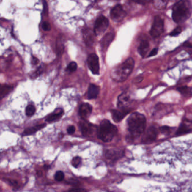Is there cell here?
Here are the masks:
<instances>
[{"instance_id": "obj_1", "label": "cell", "mask_w": 192, "mask_h": 192, "mask_svg": "<svg viewBox=\"0 0 192 192\" xmlns=\"http://www.w3.org/2000/svg\"><path fill=\"white\" fill-rule=\"evenodd\" d=\"M127 123L130 139H136L144 133L146 126V118L143 114L137 112L133 113L128 117Z\"/></svg>"}, {"instance_id": "obj_2", "label": "cell", "mask_w": 192, "mask_h": 192, "mask_svg": "<svg viewBox=\"0 0 192 192\" xmlns=\"http://www.w3.org/2000/svg\"><path fill=\"white\" fill-rule=\"evenodd\" d=\"M192 14V6L188 0H180L175 4L172 10V19L176 23L186 21Z\"/></svg>"}, {"instance_id": "obj_3", "label": "cell", "mask_w": 192, "mask_h": 192, "mask_svg": "<svg viewBox=\"0 0 192 192\" xmlns=\"http://www.w3.org/2000/svg\"><path fill=\"white\" fill-rule=\"evenodd\" d=\"M134 65L135 61L132 58L127 59L112 70L111 74L112 80L118 82L126 80L133 70Z\"/></svg>"}, {"instance_id": "obj_4", "label": "cell", "mask_w": 192, "mask_h": 192, "mask_svg": "<svg viewBox=\"0 0 192 192\" xmlns=\"http://www.w3.org/2000/svg\"><path fill=\"white\" fill-rule=\"evenodd\" d=\"M117 133V128L107 119L102 120L97 130V137L104 142H109Z\"/></svg>"}, {"instance_id": "obj_5", "label": "cell", "mask_w": 192, "mask_h": 192, "mask_svg": "<svg viewBox=\"0 0 192 192\" xmlns=\"http://www.w3.org/2000/svg\"><path fill=\"white\" fill-rule=\"evenodd\" d=\"M164 31V21L160 16H155L151 29L150 35L153 38L160 37Z\"/></svg>"}, {"instance_id": "obj_6", "label": "cell", "mask_w": 192, "mask_h": 192, "mask_svg": "<svg viewBox=\"0 0 192 192\" xmlns=\"http://www.w3.org/2000/svg\"><path fill=\"white\" fill-rule=\"evenodd\" d=\"M109 26V21L106 16H100L96 19L94 31L96 36H100L106 31V30Z\"/></svg>"}, {"instance_id": "obj_7", "label": "cell", "mask_w": 192, "mask_h": 192, "mask_svg": "<svg viewBox=\"0 0 192 192\" xmlns=\"http://www.w3.org/2000/svg\"><path fill=\"white\" fill-rule=\"evenodd\" d=\"M157 131L156 128L153 126H150L146 131H144L141 138V142L145 144L153 143L157 138Z\"/></svg>"}, {"instance_id": "obj_8", "label": "cell", "mask_w": 192, "mask_h": 192, "mask_svg": "<svg viewBox=\"0 0 192 192\" xmlns=\"http://www.w3.org/2000/svg\"><path fill=\"white\" fill-rule=\"evenodd\" d=\"M87 64L90 70L94 75L99 74V58L96 53H92L89 55L87 58Z\"/></svg>"}, {"instance_id": "obj_9", "label": "cell", "mask_w": 192, "mask_h": 192, "mask_svg": "<svg viewBox=\"0 0 192 192\" xmlns=\"http://www.w3.org/2000/svg\"><path fill=\"white\" fill-rule=\"evenodd\" d=\"M110 15L112 20L119 22L122 21L124 18L126 16V12L123 9L122 5H117L111 11Z\"/></svg>"}, {"instance_id": "obj_10", "label": "cell", "mask_w": 192, "mask_h": 192, "mask_svg": "<svg viewBox=\"0 0 192 192\" xmlns=\"http://www.w3.org/2000/svg\"><path fill=\"white\" fill-rule=\"evenodd\" d=\"M121 110H111L112 117L114 122H119L130 112V110L126 108H120Z\"/></svg>"}, {"instance_id": "obj_11", "label": "cell", "mask_w": 192, "mask_h": 192, "mask_svg": "<svg viewBox=\"0 0 192 192\" xmlns=\"http://www.w3.org/2000/svg\"><path fill=\"white\" fill-rule=\"evenodd\" d=\"M83 36L86 44L88 46H91L94 43V37L96 36L94 30L89 28H85L83 31Z\"/></svg>"}, {"instance_id": "obj_12", "label": "cell", "mask_w": 192, "mask_h": 192, "mask_svg": "<svg viewBox=\"0 0 192 192\" xmlns=\"http://www.w3.org/2000/svg\"><path fill=\"white\" fill-rule=\"evenodd\" d=\"M92 108L88 103H82L79 108V115L83 119H86L91 114Z\"/></svg>"}, {"instance_id": "obj_13", "label": "cell", "mask_w": 192, "mask_h": 192, "mask_svg": "<svg viewBox=\"0 0 192 192\" xmlns=\"http://www.w3.org/2000/svg\"><path fill=\"white\" fill-rule=\"evenodd\" d=\"M84 120V121H81L79 125L81 131L84 136L90 135L93 133L94 126L91 123L86 121L85 119Z\"/></svg>"}, {"instance_id": "obj_14", "label": "cell", "mask_w": 192, "mask_h": 192, "mask_svg": "<svg viewBox=\"0 0 192 192\" xmlns=\"http://www.w3.org/2000/svg\"><path fill=\"white\" fill-rule=\"evenodd\" d=\"M123 152L118 150H108L106 152V157L108 160H117L122 157Z\"/></svg>"}, {"instance_id": "obj_15", "label": "cell", "mask_w": 192, "mask_h": 192, "mask_svg": "<svg viewBox=\"0 0 192 192\" xmlns=\"http://www.w3.org/2000/svg\"><path fill=\"white\" fill-rule=\"evenodd\" d=\"M114 37V34L113 33L110 32L106 34L101 39L100 44L101 48L104 50H106L108 47H109L111 43H112Z\"/></svg>"}, {"instance_id": "obj_16", "label": "cell", "mask_w": 192, "mask_h": 192, "mask_svg": "<svg viewBox=\"0 0 192 192\" xmlns=\"http://www.w3.org/2000/svg\"><path fill=\"white\" fill-rule=\"evenodd\" d=\"M100 91V88L99 86L94 84H90L87 91V98L89 99H96L98 96Z\"/></svg>"}, {"instance_id": "obj_17", "label": "cell", "mask_w": 192, "mask_h": 192, "mask_svg": "<svg viewBox=\"0 0 192 192\" xmlns=\"http://www.w3.org/2000/svg\"><path fill=\"white\" fill-rule=\"evenodd\" d=\"M130 100V97L128 93H123L118 99V106L119 108H126Z\"/></svg>"}, {"instance_id": "obj_18", "label": "cell", "mask_w": 192, "mask_h": 192, "mask_svg": "<svg viewBox=\"0 0 192 192\" xmlns=\"http://www.w3.org/2000/svg\"><path fill=\"white\" fill-rule=\"evenodd\" d=\"M149 48V43L147 40H144L141 41L138 48V53L141 56H142L143 58L145 56V55H147V53L148 51Z\"/></svg>"}, {"instance_id": "obj_19", "label": "cell", "mask_w": 192, "mask_h": 192, "mask_svg": "<svg viewBox=\"0 0 192 192\" xmlns=\"http://www.w3.org/2000/svg\"><path fill=\"white\" fill-rule=\"evenodd\" d=\"M64 114V111L62 109H58L55 110L53 113L48 115L47 117L46 118V121L48 122H53L59 119Z\"/></svg>"}, {"instance_id": "obj_20", "label": "cell", "mask_w": 192, "mask_h": 192, "mask_svg": "<svg viewBox=\"0 0 192 192\" xmlns=\"http://www.w3.org/2000/svg\"><path fill=\"white\" fill-rule=\"evenodd\" d=\"M64 43H65V38L63 35L61 34L58 36L56 43V52L58 55H61L63 53L64 50Z\"/></svg>"}, {"instance_id": "obj_21", "label": "cell", "mask_w": 192, "mask_h": 192, "mask_svg": "<svg viewBox=\"0 0 192 192\" xmlns=\"http://www.w3.org/2000/svg\"><path fill=\"white\" fill-rule=\"evenodd\" d=\"M45 126H46V124L43 123V124H41V125H38L34 126L33 127L28 128H26L24 130V131L23 133V135L27 136V135H32V134H33V133H36L38 130L42 129V128H43Z\"/></svg>"}, {"instance_id": "obj_22", "label": "cell", "mask_w": 192, "mask_h": 192, "mask_svg": "<svg viewBox=\"0 0 192 192\" xmlns=\"http://www.w3.org/2000/svg\"><path fill=\"white\" fill-rule=\"evenodd\" d=\"M167 0H153V4L158 10L165 9L167 5Z\"/></svg>"}, {"instance_id": "obj_23", "label": "cell", "mask_w": 192, "mask_h": 192, "mask_svg": "<svg viewBox=\"0 0 192 192\" xmlns=\"http://www.w3.org/2000/svg\"><path fill=\"white\" fill-rule=\"evenodd\" d=\"M177 90L184 96L190 97L192 95V89L188 86H181L178 87Z\"/></svg>"}, {"instance_id": "obj_24", "label": "cell", "mask_w": 192, "mask_h": 192, "mask_svg": "<svg viewBox=\"0 0 192 192\" xmlns=\"http://www.w3.org/2000/svg\"><path fill=\"white\" fill-rule=\"evenodd\" d=\"M13 87L11 86L7 85H2L1 86V91H0V97L3 98L4 96L7 95L12 90Z\"/></svg>"}, {"instance_id": "obj_25", "label": "cell", "mask_w": 192, "mask_h": 192, "mask_svg": "<svg viewBox=\"0 0 192 192\" xmlns=\"http://www.w3.org/2000/svg\"><path fill=\"white\" fill-rule=\"evenodd\" d=\"M192 131L191 128H189L188 126L187 125L183 123L182 124L180 127L178 128V130L176 131V135H181L184 133H190Z\"/></svg>"}, {"instance_id": "obj_26", "label": "cell", "mask_w": 192, "mask_h": 192, "mask_svg": "<svg viewBox=\"0 0 192 192\" xmlns=\"http://www.w3.org/2000/svg\"><path fill=\"white\" fill-rule=\"evenodd\" d=\"M36 112V108L33 105H28L26 108V114L28 116H32Z\"/></svg>"}, {"instance_id": "obj_27", "label": "cell", "mask_w": 192, "mask_h": 192, "mask_svg": "<svg viewBox=\"0 0 192 192\" xmlns=\"http://www.w3.org/2000/svg\"><path fill=\"white\" fill-rule=\"evenodd\" d=\"M77 64L75 62H70L68 65L67 68V71L69 73H72L75 72L77 70Z\"/></svg>"}, {"instance_id": "obj_28", "label": "cell", "mask_w": 192, "mask_h": 192, "mask_svg": "<svg viewBox=\"0 0 192 192\" xmlns=\"http://www.w3.org/2000/svg\"><path fill=\"white\" fill-rule=\"evenodd\" d=\"M64 174L61 171H57L55 175V179L58 182H62L64 180Z\"/></svg>"}, {"instance_id": "obj_29", "label": "cell", "mask_w": 192, "mask_h": 192, "mask_svg": "<svg viewBox=\"0 0 192 192\" xmlns=\"http://www.w3.org/2000/svg\"><path fill=\"white\" fill-rule=\"evenodd\" d=\"M81 162V158L80 157H75L72 160V165L75 167H77L80 165Z\"/></svg>"}, {"instance_id": "obj_30", "label": "cell", "mask_w": 192, "mask_h": 192, "mask_svg": "<svg viewBox=\"0 0 192 192\" xmlns=\"http://www.w3.org/2000/svg\"><path fill=\"white\" fill-rule=\"evenodd\" d=\"M182 28L180 26H178V27H176V28L173 30L172 32H171V33L170 34V35L171 36H172V37H176L177 36H178L179 34H180V33L182 32Z\"/></svg>"}, {"instance_id": "obj_31", "label": "cell", "mask_w": 192, "mask_h": 192, "mask_svg": "<svg viewBox=\"0 0 192 192\" xmlns=\"http://www.w3.org/2000/svg\"><path fill=\"white\" fill-rule=\"evenodd\" d=\"M43 71V67L41 66H40L37 70H36L33 74H32V76H31V78H36L38 77L40 75H41Z\"/></svg>"}, {"instance_id": "obj_32", "label": "cell", "mask_w": 192, "mask_h": 192, "mask_svg": "<svg viewBox=\"0 0 192 192\" xmlns=\"http://www.w3.org/2000/svg\"><path fill=\"white\" fill-rule=\"evenodd\" d=\"M41 26L45 31H50L51 30V25L48 21H43Z\"/></svg>"}, {"instance_id": "obj_33", "label": "cell", "mask_w": 192, "mask_h": 192, "mask_svg": "<svg viewBox=\"0 0 192 192\" xmlns=\"http://www.w3.org/2000/svg\"><path fill=\"white\" fill-rule=\"evenodd\" d=\"M160 130L162 133L166 135H169L171 133V128L168 126H162L160 128Z\"/></svg>"}, {"instance_id": "obj_34", "label": "cell", "mask_w": 192, "mask_h": 192, "mask_svg": "<svg viewBox=\"0 0 192 192\" xmlns=\"http://www.w3.org/2000/svg\"><path fill=\"white\" fill-rule=\"evenodd\" d=\"M75 128L74 126H70V127L67 128V132L70 135L75 133Z\"/></svg>"}, {"instance_id": "obj_35", "label": "cell", "mask_w": 192, "mask_h": 192, "mask_svg": "<svg viewBox=\"0 0 192 192\" xmlns=\"http://www.w3.org/2000/svg\"><path fill=\"white\" fill-rule=\"evenodd\" d=\"M133 2L138 3L139 4H146L147 3H148L151 0H132Z\"/></svg>"}, {"instance_id": "obj_36", "label": "cell", "mask_w": 192, "mask_h": 192, "mask_svg": "<svg viewBox=\"0 0 192 192\" xmlns=\"http://www.w3.org/2000/svg\"><path fill=\"white\" fill-rule=\"evenodd\" d=\"M157 53H158V48H153V49L152 50V51L149 54L148 57L155 56V55H156L157 54Z\"/></svg>"}, {"instance_id": "obj_37", "label": "cell", "mask_w": 192, "mask_h": 192, "mask_svg": "<svg viewBox=\"0 0 192 192\" xmlns=\"http://www.w3.org/2000/svg\"><path fill=\"white\" fill-rule=\"evenodd\" d=\"M38 62H39V60H38V59L37 58L34 57V56H33V57H32V64H33V65H36V64H37L38 63Z\"/></svg>"}, {"instance_id": "obj_38", "label": "cell", "mask_w": 192, "mask_h": 192, "mask_svg": "<svg viewBox=\"0 0 192 192\" xmlns=\"http://www.w3.org/2000/svg\"><path fill=\"white\" fill-rule=\"evenodd\" d=\"M69 191H71V192H73V191L82 192V191H85V189H72L70 190Z\"/></svg>"}]
</instances>
